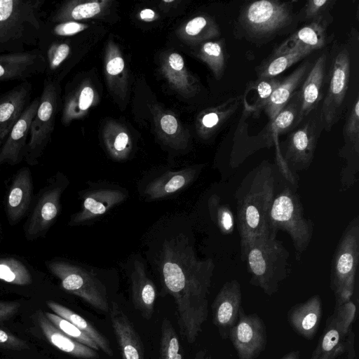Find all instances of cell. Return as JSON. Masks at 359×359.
Masks as SVG:
<instances>
[{"label":"cell","instance_id":"cell-8","mask_svg":"<svg viewBox=\"0 0 359 359\" xmlns=\"http://www.w3.org/2000/svg\"><path fill=\"white\" fill-rule=\"evenodd\" d=\"M350 65L348 50H340L333 61L327 92L320 113L321 128L326 131L332 129L341 116L349 86Z\"/></svg>","mask_w":359,"mask_h":359},{"label":"cell","instance_id":"cell-42","mask_svg":"<svg viewBox=\"0 0 359 359\" xmlns=\"http://www.w3.org/2000/svg\"><path fill=\"white\" fill-rule=\"evenodd\" d=\"M0 348L9 350L22 351L29 348L27 341L18 338L9 332L0 328Z\"/></svg>","mask_w":359,"mask_h":359},{"label":"cell","instance_id":"cell-38","mask_svg":"<svg viewBox=\"0 0 359 359\" xmlns=\"http://www.w3.org/2000/svg\"><path fill=\"white\" fill-rule=\"evenodd\" d=\"M334 0H310L297 15L299 21L330 20L329 11L333 7Z\"/></svg>","mask_w":359,"mask_h":359},{"label":"cell","instance_id":"cell-10","mask_svg":"<svg viewBox=\"0 0 359 359\" xmlns=\"http://www.w3.org/2000/svg\"><path fill=\"white\" fill-rule=\"evenodd\" d=\"M319 123L316 118L308 119L289 135L282 154L289 169L292 166L295 170H304L310 165L319 136Z\"/></svg>","mask_w":359,"mask_h":359},{"label":"cell","instance_id":"cell-5","mask_svg":"<svg viewBox=\"0 0 359 359\" xmlns=\"http://www.w3.org/2000/svg\"><path fill=\"white\" fill-rule=\"evenodd\" d=\"M359 258V219L347 225L338 243L332 259L330 286L335 306L351 299L353 295Z\"/></svg>","mask_w":359,"mask_h":359},{"label":"cell","instance_id":"cell-6","mask_svg":"<svg viewBox=\"0 0 359 359\" xmlns=\"http://www.w3.org/2000/svg\"><path fill=\"white\" fill-rule=\"evenodd\" d=\"M297 16L292 1L260 0L251 2L242 9L238 21L252 39H270L289 27Z\"/></svg>","mask_w":359,"mask_h":359},{"label":"cell","instance_id":"cell-44","mask_svg":"<svg viewBox=\"0 0 359 359\" xmlns=\"http://www.w3.org/2000/svg\"><path fill=\"white\" fill-rule=\"evenodd\" d=\"M86 29V26L75 22H69L57 25L55 31L57 34L67 36L76 34Z\"/></svg>","mask_w":359,"mask_h":359},{"label":"cell","instance_id":"cell-54","mask_svg":"<svg viewBox=\"0 0 359 359\" xmlns=\"http://www.w3.org/2000/svg\"><path fill=\"white\" fill-rule=\"evenodd\" d=\"M6 74V70L4 69V67L0 64V78L2 77Z\"/></svg>","mask_w":359,"mask_h":359},{"label":"cell","instance_id":"cell-25","mask_svg":"<svg viewBox=\"0 0 359 359\" xmlns=\"http://www.w3.org/2000/svg\"><path fill=\"white\" fill-rule=\"evenodd\" d=\"M196 176L193 168L165 172L148 184L144 194L149 199L163 198L187 187Z\"/></svg>","mask_w":359,"mask_h":359},{"label":"cell","instance_id":"cell-35","mask_svg":"<svg viewBox=\"0 0 359 359\" xmlns=\"http://www.w3.org/2000/svg\"><path fill=\"white\" fill-rule=\"evenodd\" d=\"M0 280L17 285H27L32 282L27 268L14 258L0 259Z\"/></svg>","mask_w":359,"mask_h":359},{"label":"cell","instance_id":"cell-7","mask_svg":"<svg viewBox=\"0 0 359 359\" xmlns=\"http://www.w3.org/2000/svg\"><path fill=\"white\" fill-rule=\"evenodd\" d=\"M47 266L60 280L64 290L79 297L95 309L109 312L105 286L93 272L62 261L50 262Z\"/></svg>","mask_w":359,"mask_h":359},{"label":"cell","instance_id":"cell-40","mask_svg":"<svg viewBox=\"0 0 359 359\" xmlns=\"http://www.w3.org/2000/svg\"><path fill=\"white\" fill-rule=\"evenodd\" d=\"M332 315L336 320L341 332L347 337L352 329L356 315V306L354 302L350 299L339 306H334Z\"/></svg>","mask_w":359,"mask_h":359},{"label":"cell","instance_id":"cell-23","mask_svg":"<svg viewBox=\"0 0 359 359\" xmlns=\"http://www.w3.org/2000/svg\"><path fill=\"white\" fill-rule=\"evenodd\" d=\"M32 191L30 171L25 168L15 175L8 192L6 211L10 222H16L24 215L30 204Z\"/></svg>","mask_w":359,"mask_h":359},{"label":"cell","instance_id":"cell-3","mask_svg":"<svg viewBox=\"0 0 359 359\" xmlns=\"http://www.w3.org/2000/svg\"><path fill=\"white\" fill-rule=\"evenodd\" d=\"M276 234L269 231L251 241L241 255L245 261L250 283L271 296L288 275L289 252L276 239Z\"/></svg>","mask_w":359,"mask_h":359},{"label":"cell","instance_id":"cell-4","mask_svg":"<svg viewBox=\"0 0 359 359\" xmlns=\"http://www.w3.org/2000/svg\"><path fill=\"white\" fill-rule=\"evenodd\" d=\"M269 227L273 233L283 230L289 234L296 259H299L307 249L313 232L311 220L305 217L297 195L289 187L274 196L269 214Z\"/></svg>","mask_w":359,"mask_h":359},{"label":"cell","instance_id":"cell-49","mask_svg":"<svg viewBox=\"0 0 359 359\" xmlns=\"http://www.w3.org/2000/svg\"><path fill=\"white\" fill-rule=\"evenodd\" d=\"M124 68V61L121 57H116L110 60L107 64V72L110 75H116L121 73Z\"/></svg>","mask_w":359,"mask_h":359},{"label":"cell","instance_id":"cell-39","mask_svg":"<svg viewBox=\"0 0 359 359\" xmlns=\"http://www.w3.org/2000/svg\"><path fill=\"white\" fill-rule=\"evenodd\" d=\"M47 318L60 330L74 340L95 350L98 351V346L77 327L66 319L49 312H44Z\"/></svg>","mask_w":359,"mask_h":359},{"label":"cell","instance_id":"cell-12","mask_svg":"<svg viewBox=\"0 0 359 359\" xmlns=\"http://www.w3.org/2000/svg\"><path fill=\"white\" fill-rule=\"evenodd\" d=\"M344 147L341 155L346 160L341 172L344 189L349 188L357 180L359 154V99L356 97L344 127Z\"/></svg>","mask_w":359,"mask_h":359},{"label":"cell","instance_id":"cell-30","mask_svg":"<svg viewBox=\"0 0 359 359\" xmlns=\"http://www.w3.org/2000/svg\"><path fill=\"white\" fill-rule=\"evenodd\" d=\"M282 79H257L248 83L246 90L252 92V97L243 99L244 111L257 116L266 106L268 101Z\"/></svg>","mask_w":359,"mask_h":359},{"label":"cell","instance_id":"cell-21","mask_svg":"<svg viewBox=\"0 0 359 359\" xmlns=\"http://www.w3.org/2000/svg\"><path fill=\"white\" fill-rule=\"evenodd\" d=\"M29 1L0 0V42L15 37L27 22L35 6Z\"/></svg>","mask_w":359,"mask_h":359},{"label":"cell","instance_id":"cell-11","mask_svg":"<svg viewBox=\"0 0 359 359\" xmlns=\"http://www.w3.org/2000/svg\"><path fill=\"white\" fill-rule=\"evenodd\" d=\"M242 292L236 280L225 283L216 295L212 305V323L222 339L229 338V330L238 320Z\"/></svg>","mask_w":359,"mask_h":359},{"label":"cell","instance_id":"cell-28","mask_svg":"<svg viewBox=\"0 0 359 359\" xmlns=\"http://www.w3.org/2000/svg\"><path fill=\"white\" fill-rule=\"evenodd\" d=\"M311 52V50L303 48H292L280 51L275 50L273 55L257 68V79L276 77Z\"/></svg>","mask_w":359,"mask_h":359},{"label":"cell","instance_id":"cell-24","mask_svg":"<svg viewBox=\"0 0 359 359\" xmlns=\"http://www.w3.org/2000/svg\"><path fill=\"white\" fill-rule=\"evenodd\" d=\"M310 64L305 62L299 66L290 75L282 79L278 86L271 94L268 103L264 109L269 121H272L282 109L287 104L297 87L306 76Z\"/></svg>","mask_w":359,"mask_h":359},{"label":"cell","instance_id":"cell-33","mask_svg":"<svg viewBox=\"0 0 359 359\" xmlns=\"http://www.w3.org/2000/svg\"><path fill=\"white\" fill-rule=\"evenodd\" d=\"M240 103V97H231L219 107L205 113L201 118L204 134H210L217 130L236 111Z\"/></svg>","mask_w":359,"mask_h":359},{"label":"cell","instance_id":"cell-43","mask_svg":"<svg viewBox=\"0 0 359 359\" xmlns=\"http://www.w3.org/2000/svg\"><path fill=\"white\" fill-rule=\"evenodd\" d=\"M100 11V6L97 2H88L75 6L71 16L74 20H82L95 16Z\"/></svg>","mask_w":359,"mask_h":359},{"label":"cell","instance_id":"cell-52","mask_svg":"<svg viewBox=\"0 0 359 359\" xmlns=\"http://www.w3.org/2000/svg\"><path fill=\"white\" fill-rule=\"evenodd\" d=\"M300 358V351H292L285 355H283L280 359H299Z\"/></svg>","mask_w":359,"mask_h":359},{"label":"cell","instance_id":"cell-27","mask_svg":"<svg viewBox=\"0 0 359 359\" xmlns=\"http://www.w3.org/2000/svg\"><path fill=\"white\" fill-rule=\"evenodd\" d=\"M346 337L333 316H330L311 359H337L346 350Z\"/></svg>","mask_w":359,"mask_h":359},{"label":"cell","instance_id":"cell-13","mask_svg":"<svg viewBox=\"0 0 359 359\" xmlns=\"http://www.w3.org/2000/svg\"><path fill=\"white\" fill-rule=\"evenodd\" d=\"M55 107V89L51 83L46 82L36 114L29 128V151H39L45 146L53 130Z\"/></svg>","mask_w":359,"mask_h":359},{"label":"cell","instance_id":"cell-16","mask_svg":"<svg viewBox=\"0 0 359 359\" xmlns=\"http://www.w3.org/2000/svg\"><path fill=\"white\" fill-rule=\"evenodd\" d=\"M40 99L36 98L23 111L11 130L8 137L0 151V165L7 163L18 162L28 136L32 121L36 114Z\"/></svg>","mask_w":359,"mask_h":359},{"label":"cell","instance_id":"cell-17","mask_svg":"<svg viewBox=\"0 0 359 359\" xmlns=\"http://www.w3.org/2000/svg\"><path fill=\"white\" fill-rule=\"evenodd\" d=\"M327 55L323 53L316 60L305 77L299 91L301 102L299 122L316 109L321 99V89L324 81Z\"/></svg>","mask_w":359,"mask_h":359},{"label":"cell","instance_id":"cell-48","mask_svg":"<svg viewBox=\"0 0 359 359\" xmlns=\"http://www.w3.org/2000/svg\"><path fill=\"white\" fill-rule=\"evenodd\" d=\"M69 53V47L67 44H60L55 51L53 57L51 61L53 67H57L67 57Z\"/></svg>","mask_w":359,"mask_h":359},{"label":"cell","instance_id":"cell-19","mask_svg":"<svg viewBox=\"0 0 359 359\" xmlns=\"http://www.w3.org/2000/svg\"><path fill=\"white\" fill-rule=\"evenodd\" d=\"M36 318L46 339L57 348L82 359H96L99 357L97 351L65 334L56 327L42 311H39L36 313Z\"/></svg>","mask_w":359,"mask_h":359},{"label":"cell","instance_id":"cell-31","mask_svg":"<svg viewBox=\"0 0 359 359\" xmlns=\"http://www.w3.org/2000/svg\"><path fill=\"white\" fill-rule=\"evenodd\" d=\"M301 102L299 91H296L287 104L271 121L264 135L269 134L273 138L294 129L299 122Z\"/></svg>","mask_w":359,"mask_h":359},{"label":"cell","instance_id":"cell-53","mask_svg":"<svg viewBox=\"0 0 359 359\" xmlns=\"http://www.w3.org/2000/svg\"><path fill=\"white\" fill-rule=\"evenodd\" d=\"M355 353L348 352L347 359H355Z\"/></svg>","mask_w":359,"mask_h":359},{"label":"cell","instance_id":"cell-9","mask_svg":"<svg viewBox=\"0 0 359 359\" xmlns=\"http://www.w3.org/2000/svg\"><path fill=\"white\" fill-rule=\"evenodd\" d=\"M239 359H256L267 344L266 327L256 313L246 314L241 306L238 320L229 333Z\"/></svg>","mask_w":359,"mask_h":359},{"label":"cell","instance_id":"cell-22","mask_svg":"<svg viewBox=\"0 0 359 359\" xmlns=\"http://www.w3.org/2000/svg\"><path fill=\"white\" fill-rule=\"evenodd\" d=\"M60 187L44 193L38 201L29 219L26 233L29 236L40 234L48 229L56 219L60 210Z\"/></svg>","mask_w":359,"mask_h":359},{"label":"cell","instance_id":"cell-51","mask_svg":"<svg viewBox=\"0 0 359 359\" xmlns=\"http://www.w3.org/2000/svg\"><path fill=\"white\" fill-rule=\"evenodd\" d=\"M194 359H211V355L206 349H201L196 352Z\"/></svg>","mask_w":359,"mask_h":359},{"label":"cell","instance_id":"cell-14","mask_svg":"<svg viewBox=\"0 0 359 359\" xmlns=\"http://www.w3.org/2000/svg\"><path fill=\"white\" fill-rule=\"evenodd\" d=\"M122 359H144L142 340L132 322L116 302L109 309Z\"/></svg>","mask_w":359,"mask_h":359},{"label":"cell","instance_id":"cell-41","mask_svg":"<svg viewBox=\"0 0 359 359\" xmlns=\"http://www.w3.org/2000/svg\"><path fill=\"white\" fill-rule=\"evenodd\" d=\"M129 137L127 133L121 132L113 141L108 143L111 154L118 159L124 158L128 154Z\"/></svg>","mask_w":359,"mask_h":359},{"label":"cell","instance_id":"cell-45","mask_svg":"<svg viewBox=\"0 0 359 359\" xmlns=\"http://www.w3.org/2000/svg\"><path fill=\"white\" fill-rule=\"evenodd\" d=\"M20 306V304L18 302H0V322L13 316Z\"/></svg>","mask_w":359,"mask_h":359},{"label":"cell","instance_id":"cell-20","mask_svg":"<svg viewBox=\"0 0 359 359\" xmlns=\"http://www.w3.org/2000/svg\"><path fill=\"white\" fill-rule=\"evenodd\" d=\"M126 193L111 189H97L87 194L81 210L72 218L73 224H81L107 212L125 200Z\"/></svg>","mask_w":359,"mask_h":359},{"label":"cell","instance_id":"cell-1","mask_svg":"<svg viewBox=\"0 0 359 359\" xmlns=\"http://www.w3.org/2000/svg\"><path fill=\"white\" fill-rule=\"evenodd\" d=\"M159 261L164 287L175 300L180 334L192 344L208 318L214 262L198 259L182 234L164 241Z\"/></svg>","mask_w":359,"mask_h":359},{"label":"cell","instance_id":"cell-55","mask_svg":"<svg viewBox=\"0 0 359 359\" xmlns=\"http://www.w3.org/2000/svg\"><path fill=\"white\" fill-rule=\"evenodd\" d=\"M346 359H347V358Z\"/></svg>","mask_w":359,"mask_h":359},{"label":"cell","instance_id":"cell-46","mask_svg":"<svg viewBox=\"0 0 359 359\" xmlns=\"http://www.w3.org/2000/svg\"><path fill=\"white\" fill-rule=\"evenodd\" d=\"M94 98L93 90L88 86L82 89L79 97L78 107L81 111L87 110Z\"/></svg>","mask_w":359,"mask_h":359},{"label":"cell","instance_id":"cell-29","mask_svg":"<svg viewBox=\"0 0 359 359\" xmlns=\"http://www.w3.org/2000/svg\"><path fill=\"white\" fill-rule=\"evenodd\" d=\"M46 304L54 313L69 321L90 337L98 346L99 349L109 356L113 355L112 349L107 338L86 319L57 302L48 301Z\"/></svg>","mask_w":359,"mask_h":359},{"label":"cell","instance_id":"cell-47","mask_svg":"<svg viewBox=\"0 0 359 359\" xmlns=\"http://www.w3.org/2000/svg\"><path fill=\"white\" fill-rule=\"evenodd\" d=\"M161 126L165 133L173 135L176 133L177 129V121L173 116L167 114L162 117Z\"/></svg>","mask_w":359,"mask_h":359},{"label":"cell","instance_id":"cell-15","mask_svg":"<svg viewBox=\"0 0 359 359\" xmlns=\"http://www.w3.org/2000/svg\"><path fill=\"white\" fill-rule=\"evenodd\" d=\"M323 316L322 300L319 295L295 304L287 313L288 323L292 329L307 340L317 333Z\"/></svg>","mask_w":359,"mask_h":359},{"label":"cell","instance_id":"cell-18","mask_svg":"<svg viewBox=\"0 0 359 359\" xmlns=\"http://www.w3.org/2000/svg\"><path fill=\"white\" fill-rule=\"evenodd\" d=\"M130 283L134 307L144 318L151 319L154 311L156 287L147 276L144 264L139 260L134 262Z\"/></svg>","mask_w":359,"mask_h":359},{"label":"cell","instance_id":"cell-2","mask_svg":"<svg viewBox=\"0 0 359 359\" xmlns=\"http://www.w3.org/2000/svg\"><path fill=\"white\" fill-rule=\"evenodd\" d=\"M275 196L273 167L263 161L247 174L236 193L241 255L255 238L271 231L269 214Z\"/></svg>","mask_w":359,"mask_h":359},{"label":"cell","instance_id":"cell-37","mask_svg":"<svg viewBox=\"0 0 359 359\" xmlns=\"http://www.w3.org/2000/svg\"><path fill=\"white\" fill-rule=\"evenodd\" d=\"M209 210L212 218L219 230L224 234H230L233 231L235 219L228 205L221 203L217 196L210 198Z\"/></svg>","mask_w":359,"mask_h":359},{"label":"cell","instance_id":"cell-50","mask_svg":"<svg viewBox=\"0 0 359 359\" xmlns=\"http://www.w3.org/2000/svg\"><path fill=\"white\" fill-rule=\"evenodd\" d=\"M155 17V13L151 9H144L140 12V18L144 20H150Z\"/></svg>","mask_w":359,"mask_h":359},{"label":"cell","instance_id":"cell-36","mask_svg":"<svg viewBox=\"0 0 359 359\" xmlns=\"http://www.w3.org/2000/svg\"><path fill=\"white\" fill-rule=\"evenodd\" d=\"M201 56L212 69L217 79H220L225 69L224 41H206L201 47Z\"/></svg>","mask_w":359,"mask_h":359},{"label":"cell","instance_id":"cell-26","mask_svg":"<svg viewBox=\"0 0 359 359\" xmlns=\"http://www.w3.org/2000/svg\"><path fill=\"white\" fill-rule=\"evenodd\" d=\"M330 20H313L283 41L276 49L280 51L292 48H307L311 51L320 49L325 44V30Z\"/></svg>","mask_w":359,"mask_h":359},{"label":"cell","instance_id":"cell-34","mask_svg":"<svg viewBox=\"0 0 359 359\" xmlns=\"http://www.w3.org/2000/svg\"><path fill=\"white\" fill-rule=\"evenodd\" d=\"M160 359H184L183 347L176 331L167 318H163L161 328Z\"/></svg>","mask_w":359,"mask_h":359},{"label":"cell","instance_id":"cell-32","mask_svg":"<svg viewBox=\"0 0 359 359\" xmlns=\"http://www.w3.org/2000/svg\"><path fill=\"white\" fill-rule=\"evenodd\" d=\"M23 90L12 93L0 102V144L23 112L25 97Z\"/></svg>","mask_w":359,"mask_h":359}]
</instances>
